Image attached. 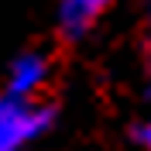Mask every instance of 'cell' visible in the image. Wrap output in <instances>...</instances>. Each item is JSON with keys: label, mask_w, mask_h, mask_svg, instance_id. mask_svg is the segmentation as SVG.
Segmentation results:
<instances>
[{"label": "cell", "mask_w": 151, "mask_h": 151, "mask_svg": "<svg viewBox=\"0 0 151 151\" xmlns=\"http://www.w3.org/2000/svg\"><path fill=\"white\" fill-rule=\"evenodd\" d=\"M55 120V106L31 103L17 96H0V151H21L28 141L41 137Z\"/></svg>", "instance_id": "obj_1"}, {"label": "cell", "mask_w": 151, "mask_h": 151, "mask_svg": "<svg viewBox=\"0 0 151 151\" xmlns=\"http://www.w3.org/2000/svg\"><path fill=\"white\" fill-rule=\"evenodd\" d=\"M45 79H48V58L41 52H21L7 72V96L28 100L45 86Z\"/></svg>", "instance_id": "obj_2"}, {"label": "cell", "mask_w": 151, "mask_h": 151, "mask_svg": "<svg viewBox=\"0 0 151 151\" xmlns=\"http://www.w3.org/2000/svg\"><path fill=\"white\" fill-rule=\"evenodd\" d=\"M110 4L113 0H62L58 4V31H62V38L79 41Z\"/></svg>", "instance_id": "obj_3"}, {"label": "cell", "mask_w": 151, "mask_h": 151, "mask_svg": "<svg viewBox=\"0 0 151 151\" xmlns=\"http://www.w3.org/2000/svg\"><path fill=\"white\" fill-rule=\"evenodd\" d=\"M131 137H134V144H137V148L151 151V120L137 124V127H134V131H131Z\"/></svg>", "instance_id": "obj_4"}, {"label": "cell", "mask_w": 151, "mask_h": 151, "mask_svg": "<svg viewBox=\"0 0 151 151\" xmlns=\"http://www.w3.org/2000/svg\"><path fill=\"white\" fill-rule=\"evenodd\" d=\"M144 96H151V83H148V86H144Z\"/></svg>", "instance_id": "obj_5"}]
</instances>
